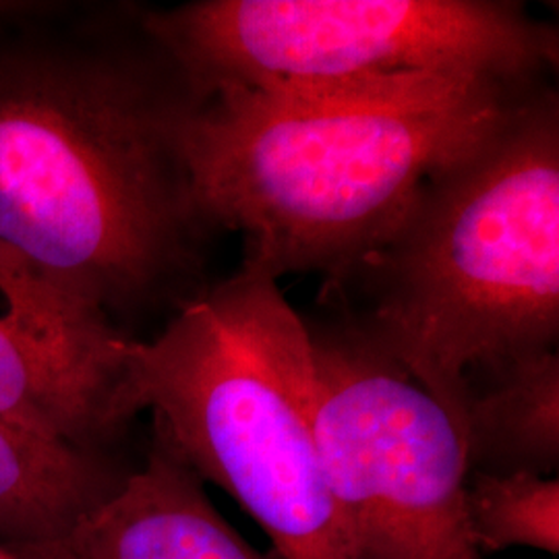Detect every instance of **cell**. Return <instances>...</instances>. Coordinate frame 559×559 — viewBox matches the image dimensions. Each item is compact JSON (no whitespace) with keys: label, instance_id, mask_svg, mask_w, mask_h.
Listing matches in <instances>:
<instances>
[{"label":"cell","instance_id":"obj_1","mask_svg":"<svg viewBox=\"0 0 559 559\" xmlns=\"http://www.w3.org/2000/svg\"><path fill=\"white\" fill-rule=\"evenodd\" d=\"M535 85L433 80L191 102L180 154L205 228L245 237L274 278L336 282L392 237L423 185L487 140Z\"/></svg>","mask_w":559,"mask_h":559},{"label":"cell","instance_id":"obj_2","mask_svg":"<svg viewBox=\"0 0 559 559\" xmlns=\"http://www.w3.org/2000/svg\"><path fill=\"white\" fill-rule=\"evenodd\" d=\"M191 96L133 60L0 50V253L102 311L185 278L203 222L180 122Z\"/></svg>","mask_w":559,"mask_h":559},{"label":"cell","instance_id":"obj_3","mask_svg":"<svg viewBox=\"0 0 559 559\" xmlns=\"http://www.w3.org/2000/svg\"><path fill=\"white\" fill-rule=\"evenodd\" d=\"M462 427L468 373L559 338V102L533 87L475 150L423 185L380 249L330 286ZM462 433V431H460Z\"/></svg>","mask_w":559,"mask_h":559},{"label":"cell","instance_id":"obj_4","mask_svg":"<svg viewBox=\"0 0 559 559\" xmlns=\"http://www.w3.org/2000/svg\"><path fill=\"white\" fill-rule=\"evenodd\" d=\"M129 402L201 480L239 501L278 559H355L316 445L309 328L265 267L242 260L182 302L152 342L129 340Z\"/></svg>","mask_w":559,"mask_h":559},{"label":"cell","instance_id":"obj_5","mask_svg":"<svg viewBox=\"0 0 559 559\" xmlns=\"http://www.w3.org/2000/svg\"><path fill=\"white\" fill-rule=\"evenodd\" d=\"M143 29L191 100L320 94L433 80L535 85L558 29L500 0H200Z\"/></svg>","mask_w":559,"mask_h":559},{"label":"cell","instance_id":"obj_6","mask_svg":"<svg viewBox=\"0 0 559 559\" xmlns=\"http://www.w3.org/2000/svg\"><path fill=\"white\" fill-rule=\"evenodd\" d=\"M307 328L316 445L355 559H480L456 419L359 321Z\"/></svg>","mask_w":559,"mask_h":559},{"label":"cell","instance_id":"obj_7","mask_svg":"<svg viewBox=\"0 0 559 559\" xmlns=\"http://www.w3.org/2000/svg\"><path fill=\"white\" fill-rule=\"evenodd\" d=\"M110 316L0 253V419L108 452L138 415Z\"/></svg>","mask_w":559,"mask_h":559},{"label":"cell","instance_id":"obj_8","mask_svg":"<svg viewBox=\"0 0 559 559\" xmlns=\"http://www.w3.org/2000/svg\"><path fill=\"white\" fill-rule=\"evenodd\" d=\"M17 559H267L222 519L203 480L154 427L147 456L62 537Z\"/></svg>","mask_w":559,"mask_h":559},{"label":"cell","instance_id":"obj_9","mask_svg":"<svg viewBox=\"0 0 559 559\" xmlns=\"http://www.w3.org/2000/svg\"><path fill=\"white\" fill-rule=\"evenodd\" d=\"M462 441L471 473L551 477L559 464V357L543 350L468 373Z\"/></svg>","mask_w":559,"mask_h":559},{"label":"cell","instance_id":"obj_10","mask_svg":"<svg viewBox=\"0 0 559 559\" xmlns=\"http://www.w3.org/2000/svg\"><path fill=\"white\" fill-rule=\"evenodd\" d=\"M127 475L108 452L48 440L0 419V547L13 551L59 539Z\"/></svg>","mask_w":559,"mask_h":559},{"label":"cell","instance_id":"obj_11","mask_svg":"<svg viewBox=\"0 0 559 559\" xmlns=\"http://www.w3.org/2000/svg\"><path fill=\"white\" fill-rule=\"evenodd\" d=\"M466 520L480 558L512 547L558 556V477L471 473L466 485Z\"/></svg>","mask_w":559,"mask_h":559},{"label":"cell","instance_id":"obj_12","mask_svg":"<svg viewBox=\"0 0 559 559\" xmlns=\"http://www.w3.org/2000/svg\"><path fill=\"white\" fill-rule=\"evenodd\" d=\"M0 559H17V558H15V556H11V554H9V551H7V549H2V547H0Z\"/></svg>","mask_w":559,"mask_h":559},{"label":"cell","instance_id":"obj_13","mask_svg":"<svg viewBox=\"0 0 559 559\" xmlns=\"http://www.w3.org/2000/svg\"><path fill=\"white\" fill-rule=\"evenodd\" d=\"M4 11H9V9H7V4H0V13H4Z\"/></svg>","mask_w":559,"mask_h":559}]
</instances>
